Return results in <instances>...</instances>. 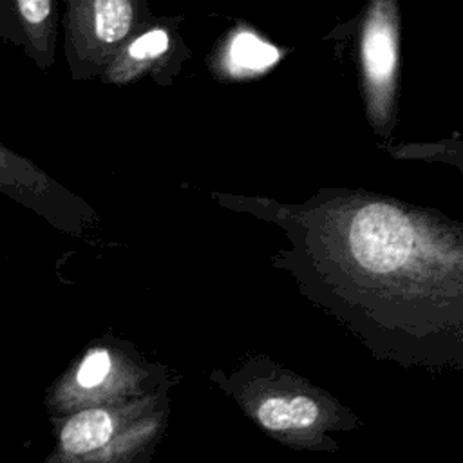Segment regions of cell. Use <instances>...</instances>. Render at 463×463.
<instances>
[{
    "label": "cell",
    "instance_id": "cell-1",
    "mask_svg": "<svg viewBox=\"0 0 463 463\" xmlns=\"http://www.w3.org/2000/svg\"><path fill=\"white\" fill-rule=\"evenodd\" d=\"M0 38L47 71L54 60V0H0Z\"/></svg>",
    "mask_w": 463,
    "mask_h": 463
},
{
    "label": "cell",
    "instance_id": "cell-2",
    "mask_svg": "<svg viewBox=\"0 0 463 463\" xmlns=\"http://www.w3.org/2000/svg\"><path fill=\"white\" fill-rule=\"evenodd\" d=\"M0 194L51 219L67 213V194L34 163L0 141Z\"/></svg>",
    "mask_w": 463,
    "mask_h": 463
},
{
    "label": "cell",
    "instance_id": "cell-3",
    "mask_svg": "<svg viewBox=\"0 0 463 463\" xmlns=\"http://www.w3.org/2000/svg\"><path fill=\"white\" fill-rule=\"evenodd\" d=\"M114 432V420L105 409H83L72 414L60 430L58 458H85L101 450Z\"/></svg>",
    "mask_w": 463,
    "mask_h": 463
},
{
    "label": "cell",
    "instance_id": "cell-4",
    "mask_svg": "<svg viewBox=\"0 0 463 463\" xmlns=\"http://www.w3.org/2000/svg\"><path fill=\"white\" fill-rule=\"evenodd\" d=\"M362 54L367 78L374 85L389 83L396 63V36L387 16H371L364 31Z\"/></svg>",
    "mask_w": 463,
    "mask_h": 463
},
{
    "label": "cell",
    "instance_id": "cell-5",
    "mask_svg": "<svg viewBox=\"0 0 463 463\" xmlns=\"http://www.w3.org/2000/svg\"><path fill=\"white\" fill-rule=\"evenodd\" d=\"M320 409L307 396H269L259 409V421L269 430L304 429L318 420Z\"/></svg>",
    "mask_w": 463,
    "mask_h": 463
},
{
    "label": "cell",
    "instance_id": "cell-6",
    "mask_svg": "<svg viewBox=\"0 0 463 463\" xmlns=\"http://www.w3.org/2000/svg\"><path fill=\"white\" fill-rule=\"evenodd\" d=\"M230 58L241 69L260 71L277 61L279 52L251 33H239L230 45Z\"/></svg>",
    "mask_w": 463,
    "mask_h": 463
},
{
    "label": "cell",
    "instance_id": "cell-7",
    "mask_svg": "<svg viewBox=\"0 0 463 463\" xmlns=\"http://www.w3.org/2000/svg\"><path fill=\"white\" fill-rule=\"evenodd\" d=\"M110 365H112L110 354L105 349H94L87 353L80 362L74 374V383L83 391L96 389L107 380L110 373Z\"/></svg>",
    "mask_w": 463,
    "mask_h": 463
},
{
    "label": "cell",
    "instance_id": "cell-8",
    "mask_svg": "<svg viewBox=\"0 0 463 463\" xmlns=\"http://www.w3.org/2000/svg\"><path fill=\"white\" fill-rule=\"evenodd\" d=\"M168 47V34L163 29H154L143 36H139L128 49V54L136 60L152 58L165 52Z\"/></svg>",
    "mask_w": 463,
    "mask_h": 463
}]
</instances>
